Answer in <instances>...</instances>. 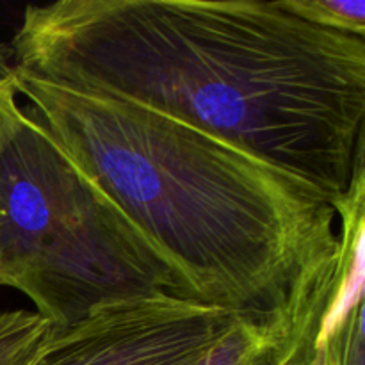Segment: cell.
I'll use <instances>...</instances> for the list:
<instances>
[{
    "instance_id": "6da1fadb",
    "label": "cell",
    "mask_w": 365,
    "mask_h": 365,
    "mask_svg": "<svg viewBox=\"0 0 365 365\" xmlns=\"http://www.w3.org/2000/svg\"><path fill=\"white\" fill-rule=\"evenodd\" d=\"M16 73L221 139L341 200L364 157L365 39L260 0L29 6Z\"/></svg>"
},
{
    "instance_id": "7a4b0ae2",
    "label": "cell",
    "mask_w": 365,
    "mask_h": 365,
    "mask_svg": "<svg viewBox=\"0 0 365 365\" xmlns=\"http://www.w3.org/2000/svg\"><path fill=\"white\" fill-rule=\"evenodd\" d=\"M2 71L185 298L285 324L334 252L337 200L153 110Z\"/></svg>"
},
{
    "instance_id": "3957f363",
    "label": "cell",
    "mask_w": 365,
    "mask_h": 365,
    "mask_svg": "<svg viewBox=\"0 0 365 365\" xmlns=\"http://www.w3.org/2000/svg\"><path fill=\"white\" fill-rule=\"evenodd\" d=\"M0 287L27 296L59 330L116 303L184 296L164 260L27 109L0 150Z\"/></svg>"
},
{
    "instance_id": "277c9868",
    "label": "cell",
    "mask_w": 365,
    "mask_h": 365,
    "mask_svg": "<svg viewBox=\"0 0 365 365\" xmlns=\"http://www.w3.org/2000/svg\"><path fill=\"white\" fill-rule=\"evenodd\" d=\"M237 319L184 296L130 299L59 330L32 365H202Z\"/></svg>"
},
{
    "instance_id": "5b68a950",
    "label": "cell",
    "mask_w": 365,
    "mask_h": 365,
    "mask_svg": "<svg viewBox=\"0 0 365 365\" xmlns=\"http://www.w3.org/2000/svg\"><path fill=\"white\" fill-rule=\"evenodd\" d=\"M335 209L337 242L285 321L282 365H323L364 324V157Z\"/></svg>"
},
{
    "instance_id": "8992f818",
    "label": "cell",
    "mask_w": 365,
    "mask_h": 365,
    "mask_svg": "<svg viewBox=\"0 0 365 365\" xmlns=\"http://www.w3.org/2000/svg\"><path fill=\"white\" fill-rule=\"evenodd\" d=\"M285 324L239 317L202 365H282Z\"/></svg>"
},
{
    "instance_id": "52a82bcc",
    "label": "cell",
    "mask_w": 365,
    "mask_h": 365,
    "mask_svg": "<svg viewBox=\"0 0 365 365\" xmlns=\"http://www.w3.org/2000/svg\"><path fill=\"white\" fill-rule=\"evenodd\" d=\"M59 328L36 312H0V365H32Z\"/></svg>"
},
{
    "instance_id": "ba28073f",
    "label": "cell",
    "mask_w": 365,
    "mask_h": 365,
    "mask_svg": "<svg viewBox=\"0 0 365 365\" xmlns=\"http://www.w3.org/2000/svg\"><path fill=\"white\" fill-rule=\"evenodd\" d=\"M282 6L317 27L365 39V0H282Z\"/></svg>"
},
{
    "instance_id": "9c48e42d",
    "label": "cell",
    "mask_w": 365,
    "mask_h": 365,
    "mask_svg": "<svg viewBox=\"0 0 365 365\" xmlns=\"http://www.w3.org/2000/svg\"><path fill=\"white\" fill-rule=\"evenodd\" d=\"M20 114L21 107L18 103L16 89H14L9 75L0 70V150Z\"/></svg>"
},
{
    "instance_id": "30bf717a",
    "label": "cell",
    "mask_w": 365,
    "mask_h": 365,
    "mask_svg": "<svg viewBox=\"0 0 365 365\" xmlns=\"http://www.w3.org/2000/svg\"><path fill=\"white\" fill-rule=\"evenodd\" d=\"M324 365H365V337L364 324L355 328L351 335L346 339L339 351H335Z\"/></svg>"
}]
</instances>
